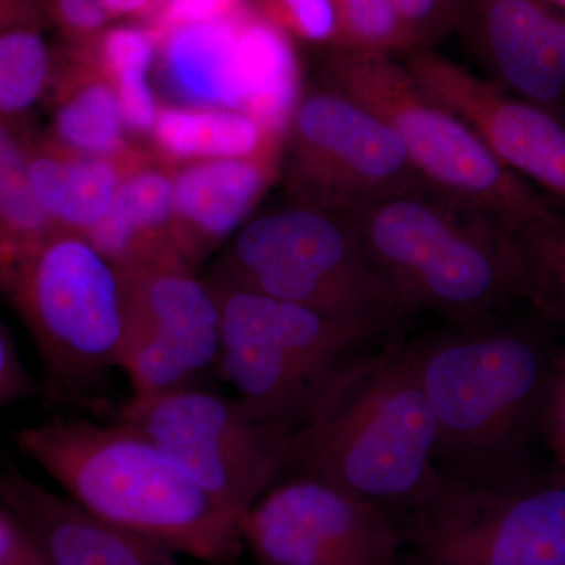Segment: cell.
Segmentation results:
<instances>
[{
    "instance_id": "1",
    "label": "cell",
    "mask_w": 565,
    "mask_h": 565,
    "mask_svg": "<svg viewBox=\"0 0 565 565\" xmlns=\"http://www.w3.org/2000/svg\"><path fill=\"white\" fill-rule=\"evenodd\" d=\"M555 330L511 307L401 341L433 412L438 475L487 481L539 463Z\"/></svg>"
},
{
    "instance_id": "2",
    "label": "cell",
    "mask_w": 565,
    "mask_h": 565,
    "mask_svg": "<svg viewBox=\"0 0 565 565\" xmlns=\"http://www.w3.org/2000/svg\"><path fill=\"white\" fill-rule=\"evenodd\" d=\"M11 441L66 497L145 544L206 565H234L243 555L239 520L129 424L57 416L22 427Z\"/></svg>"
},
{
    "instance_id": "3",
    "label": "cell",
    "mask_w": 565,
    "mask_h": 565,
    "mask_svg": "<svg viewBox=\"0 0 565 565\" xmlns=\"http://www.w3.org/2000/svg\"><path fill=\"white\" fill-rule=\"evenodd\" d=\"M435 424L401 341L338 371L292 437L280 481L319 479L404 516L437 486ZM278 481V482H280Z\"/></svg>"
},
{
    "instance_id": "4",
    "label": "cell",
    "mask_w": 565,
    "mask_h": 565,
    "mask_svg": "<svg viewBox=\"0 0 565 565\" xmlns=\"http://www.w3.org/2000/svg\"><path fill=\"white\" fill-rule=\"evenodd\" d=\"M353 218L407 319L465 322L522 302L512 233L481 212L424 188Z\"/></svg>"
},
{
    "instance_id": "5",
    "label": "cell",
    "mask_w": 565,
    "mask_h": 565,
    "mask_svg": "<svg viewBox=\"0 0 565 565\" xmlns=\"http://www.w3.org/2000/svg\"><path fill=\"white\" fill-rule=\"evenodd\" d=\"M0 294L31 334L47 399L106 419L125 330L120 270L87 237L54 230L0 278Z\"/></svg>"
},
{
    "instance_id": "6",
    "label": "cell",
    "mask_w": 565,
    "mask_h": 565,
    "mask_svg": "<svg viewBox=\"0 0 565 565\" xmlns=\"http://www.w3.org/2000/svg\"><path fill=\"white\" fill-rule=\"evenodd\" d=\"M211 275L302 305L375 341L407 319L367 258L353 215L291 200L245 223Z\"/></svg>"
},
{
    "instance_id": "7",
    "label": "cell",
    "mask_w": 565,
    "mask_h": 565,
    "mask_svg": "<svg viewBox=\"0 0 565 565\" xmlns=\"http://www.w3.org/2000/svg\"><path fill=\"white\" fill-rule=\"evenodd\" d=\"M323 82L374 111L396 132L424 185L492 218L508 232L555 212L462 120L416 85L392 55L332 51Z\"/></svg>"
},
{
    "instance_id": "8",
    "label": "cell",
    "mask_w": 565,
    "mask_h": 565,
    "mask_svg": "<svg viewBox=\"0 0 565 565\" xmlns=\"http://www.w3.org/2000/svg\"><path fill=\"white\" fill-rule=\"evenodd\" d=\"M221 313L217 370L282 429H302L349 360L377 343L302 305L207 277Z\"/></svg>"
},
{
    "instance_id": "9",
    "label": "cell",
    "mask_w": 565,
    "mask_h": 565,
    "mask_svg": "<svg viewBox=\"0 0 565 565\" xmlns=\"http://www.w3.org/2000/svg\"><path fill=\"white\" fill-rule=\"evenodd\" d=\"M403 523L408 565H565V473L552 460L487 481L440 476Z\"/></svg>"
},
{
    "instance_id": "10",
    "label": "cell",
    "mask_w": 565,
    "mask_h": 565,
    "mask_svg": "<svg viewBox=\"0 0 565 565\" xmlns=\"http://www.w3.org/2000/svg\"><path fill=\"white\" fill-rule=\"evenodd\" d=\"M106 419L150 437L239 520L280 481L294 434L237 396L191 388L115 405Z\"/></svg>"
},
{
    "instance_id": "11",
    "label": "cell",
    "mask_w": 565,
    "mask_h": 565,
    "mask_svg": "<svg viewBox=\"0 0 565 565\" xmlns=\"http://www.w3.org/2000/svg\"><path fill=\"white\" fill-rule=\"evenodd\" d=\"M280 180L291 202L349 215L426 188L396 132L326 82L294 103Z\"/></svg>"
},
{
    "instance_id": "12",
    "label": "cell",
    "mask_w": 565,
    "mask_h": 565,
    "mask_svg": "<svg viewBox=\"0 0 565 565\" xmlns=\"http://www.w3.org/2000/svg\"><path fill=\"white\" fill-rule=\"evenodd\" d=\"M288 36L253 9L156 39L158 85L178 106L245 111L285 128L299 92Z\"/></svg>"
},
{
    "instance_id": "13",
    "label": "cell",
    "mask_w": 565,
    "mask_h": 565,
    "mask_svg": "<svg viewBox=\"0 0 565 565\" xmlns=\"http://www.w3.org/2000/svg\"><path fill=\"white\" fill-rule=\"evenodd\" d=\"M239 527L262 565H396L405 545L401 516L302 476L277 482Z\"/></svg>"
},
{
    "instance_id": "14",
    "label": "cell",
    "mask_w": 565,
    "mask_h": 565,
    "mask_svg": "<svg viewBox=\"0 0 565 565\" xmlns=\"http://www.w3.org/2000/svg\"><path fill=\"white\" fill-rule=\"evenodd\" d=\"M120 274V370L131 382L134 397L191 388L204 371L217 367L221 313L207 278L178 266Z\"/></svg>"
},
{
    "instance_id": "15",
    "label": "cell",
    "mask_w": 565,
    "mask_h": 565,
    "mask_svg": "<svg viewBox=\"0 0 565 565\" xmlns=\"http://www.w3.org/2000/svg\"><path fill=\"white\" fill-rule=\"evenodd\" d=\"M416 85L489 147L505 169L565 202V125L433 47L403 55Z\"/></svg>"
},
{
    "instance_id": "16",
    "label": "cell",
    "mask_w": 565,
    "mask_h": 565,
    "mask_svg": "<svg viewBox=\"0 0 565 565\" xmlns=\"http://www.w3.org/2000/svg\"><path fill=\"white\" fill-rule=\"evenodd\" d=\"M459 31L484 79L565 125V11L541 0H467Z\"/></svg>"
},
{
    "instance_id": "17",
    "label": "cell",
    "mask_w": 565,
    "mask_h": 565,
    "mask_svg": "<svg viewBox=\"0 0 565 565\" xmlns=\"http://www.w3.org/2000/svg\"><path fill=\"white\" fill-rule=\"evenodd\" d=\"M282 140L243 158L173 166L172 233L191 269L247 223L280 180Z\"/></svg>"
},
{
    "instance_id": "18",
    "label": "cell",
    "mask_w": 565,
    "mask_h": 565,
    "mask_svg": "<svg viewBox=\"0 0 565 565\" xmlns=\"http://www.w3.org/2000/svg\"><path fill=\"white\" fill-rule=\"evenodd\" d=\"M0 505L46 565H182L180 557L122 533L13 463L0 470Z\"/></svg>"
},
{
    "instance_id": "19",
    "label": "cell",
    "mask_w": 565,
    "mask_h": 565,
    "mask_svg": "<svg viewBox=\"0 0 565 565\" xmlns=\"http://www.w3.org/2000/svg\"><path fill=\"white\" fill-rule=\"evenodd\" d=\"M25 151L33 193L47 221L54 230L82 236L98 225L148 152L131 145L115 154H87L35 128L25 134Z\"/></svg>"
},
{
    "instance_id": "20",
    "label": "cell",
    "mask_w": 565,
    "mask_h": 565,
    "mask_svg": "<svg viewBox=\"0 0 565 565\" xmlns=\"http://www.w3.org/2000/svg\"><path fill=\"white\" fill-rule=\"evenodd\" d=\"M172 202L173 163L148 150L122 181L110 210L85 237L120 273L162 266L191 269L174 245Z\"/></svg>"
},
{
    "instance_id": "21",
    "label": "cell",
    "mask_w": 565,
    "mask_h": 565,
    "mask_svg": "<svg viewBox=\"0 0 565 565\" xmlns=\"http://www.w3.org/2000/svg\"><path fill=\"white\" fill-rule=\"evenodd\" d=\"M46 99L52 104L47 132L66 147L87 154H115L131 147L110 82L70 47L55 52Z\"/></svg>"
},
{
    "instance_id": "22",
    "label": "cell",
    "mask_w": 565,
    "mask_h": 565,
    "mask_svg": "<svg viewBox=\"0 0 565 565\" xmlns=\"http://www.w3.org/2000/svg\"><path fill=\"white\" fill-rule=\"evenodd\" d=\"M275 131L241 110L159 104L151 141L163 161L184 163L204 159L243 158L278 143Z\"/></svg>"
},
{
    "instance_id": "23",
    "label": "cell",
    "mask_w": 565,
    "mask_h": 565,
    "mask_svg": "<svg viewBox=\"0 0 565 565\" xmlns=\"http://www.w3.org/2000/svg\"><path fill=\"white\" fill-rule=\"evenodd\" d=\"M68 47L110 82L129 134L151 136L161 104L151 85L156 62L152 33L145 25H110L95 39Z\"/></svg>"
},
{
    "instance_id": "24",
    "label": "cell",
    "mask_w": 565,
    "mask_h": 565,
    "mask_svg": "<svg viewBox=\"0 0 565 565\" xmlns=\"http://www.w3.org/2000/svg\"><path fill=\"white\" fill-rule=\"evenodd\" d=\"M29 131L0 120V278L24 253L54 232L36 202L29 177Z\"/></svg>"
},
{
    "instance_id": "25",
    "label": "cell",
    "mask_w": 565,
    "mask_h": 565,
    "mask_svg": "<svg viewBox=\"0 0 565 565\" xmlns=\"http://www.w3.org/2000/svg\"><path fill=\"white\" fill-rule=\"evenodd\" d=\"M522 302L565 330V217L552 212L512 233Z\"/></svg>"
},
{
    "instance_id": "26",
    "label": "cell",
    "mask_w": 565,
    "mask_h": 565,
    "mask_svg": "<svg viewBox=\"0 0 565 565\" xmlns=\"http://www.w3.org/2000/svg\"><path fill=\"white\" fill-rule=\"evenodd\" d=\"M55 51L44 31L0 33V120L21 131L33 128V110L50 92Z\"/></svg>"
},
{
    "instance_id": "27",
    "label": "cell",
    "mask_w": 565,
    "mask_h": 565,
    "mask_svg": "<svg viewBox=\"0 0 565 565\" xmlns=\"http://www.w3.org/2000/svg\"><path fill=\"white\" fill-rule=\"evenodd\" d=\"M337 41L332 51L405 55L418 50L392 0H334Z\"/></svg>"
},
{
    "instance_id": "28",
    "label": "cell",
    "mask_w": 565,
    "mask_h": 565,
    "mask_svg": "<svg viewBox=\"0 0 565 565\" xmlns=\"http://www.w3.org/2000/svg\"><path fill=\"white\" fill-rule=\"evenodd\" d=\"M253 11L289 40L334 46L338 14L334 0H248Z\"/></svg>"
},
{
    "instance_id": "29",
    "label": "cell",
    "mask_w": 565,
    "mask_h": 565,
    "mask_svg": "<svg viewBox=\"0 0 565 565\" xmlns=\"http://www.w3.org/2000/svg\"><path fill=\"white\" fill-rule=\"evenodd\" d=\"M416 47H433L462 25L467 0H392Z\"/></svg>"
},
{
    "instance_id": "30",
    "label": "cell",
    "mask_w": 565,
    "mask_h": 565,
    "mask_svg": "<svg viewBox=\"0 0 565 565\" xmlns=\"http://www.w3.org/2000/svg\"><path fill=\"white\" fill-rule=\"evenodd\" d=\"M250 9L248 0H158L145 28L156 40L180 25L239 17Z\"/></svg>"
},
{
    "instance_id": "31",
    "label": "cell",
    "mask_w": 565,
    "mask_h": 565,
    "mask_svg": "<svg viewBox=\"0 0 565 565\" xmlns=\"http://www.w3.org/2000/svg\"><path fill=\"white\" fill-rule=\"evenodd\" d=\"M35 397L47 399L43 382L29 373L10 330L0 321V408Z\"/></svg>"
},
{
    "instance_id": "32",
    "label": "cell",
    "mask_w": 565,
    "mask_h": 565,
    "mask_svg": "<svg viewBox=\"0 0 565 565\" xmlns=\"http://www.w3.org/2000/svg\"><path fill=\"white\" fill-rule=\"evenodd\" d=\"M542 440L553 462L565 473V344L557 353L555 375L542 423Z\"/></svg>"
},
{
    "instance_id": "33",
    "label": "cell",
    "mask_w": 565,
    "mask_h": 565,
    "mask_svg": "<svg viewBox=\"0 0 565 565\" xmlns=\"http://www.w3.org/2000/svg\"><path fill=\"white\" fill-rule=\"evenodd\" d=\"M50 25L41 0H0V33Z\"/></svg>"
},
{
    "instance_id": "34",
    "label": "cell",
    "mask_w": 565,
    "mask_h": 565,
    "mask_svg": "<svg viewBox=\"0 0 565 565\" xmlns=\"http://www.w3.org/2000/svg\"><path fill=\"white\" fill-rule=\"evenodd\" d=\"M20 526L14 523L9 512L0 505V565L9 563L10 557L17 553L22 544Z\"/></svg>"
},
{
    "instance_id": "35",
    "label": "cell",
    "mask_w": 565,
    "mask_h": 565,
    "mask_svg": "<svg viewBox=\"0 0 565 565\" xmlns=\"http://www.w3.org/2000/svg\"><path fill=\"white\" fill-rule=\"evenodd\" d=\"M111 22L120 18L143 17L154 10L158 0H99Z\"/></svg>"
},
{
    "instance_id": "36",
    "label": "cell",
    "mask_w": 565,
    "mask_h": 565,
    "mask_svg": "<svg viewBox=\"0 0 565 565\" xmlns=\"http://www.w3.org/2000/svg\"><path fill=\"white\" fill-rule=\"evenodd\" d=\"M6 565H46L44 564V561L41 559V556L39 555V552H36L35 548H33V545L31 542H29V539L25 537L22 539V544L20 545V548L17 550V553H14L13 556L10 557L9 563Z\"/></svg>"
},
{
    "instance_id": "37",
    "label": "cell",
    "mask_w": 565,
    "mask_h": 565,
    "mask_svg": "<svg viewBox=\"0 0 565 565\" xmlns=\"http://www.w3.org/2000/svg\"><path fill=\"white\" fill-rule=\"evenodd\" d=\"M541 2L546 3V6L553 7V9L565 11V0H541Z\"/></svg>"
}]
</instances>
